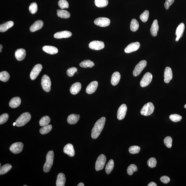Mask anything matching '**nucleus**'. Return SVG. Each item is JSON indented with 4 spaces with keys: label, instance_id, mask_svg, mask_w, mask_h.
Masks as SVG:
<instances>
[{
    "label": "nucleus",
    "instance_id": "54",
    "mask_svg": "<svg viewBox=\"0 0 186 186\" xmlns=\"http://www.w3.org/2000/svg\"><path fill=\"white\" fill-rule=\"evenodd\" d=\"M16 122L14 123L13 126H15V125H16Z\"/></svg>",
    "mask_w": 186,
    "mask_h": 186
},
{
    "label": "nucleus",
    "instance_id": "41",
    "mask_svg": "<svg viewBox=\"0 0 186 186\" xmlns=\"http://www.w3.org/2000/svg\"><path fill=\"white\" fill-rule=\"evenodd\" d=\"M149 11L148 10H146L140 15V19L143 22H146L149 19Z\"/></svg>",
    "mask_w": 186,
    "mask_h": 186
},
{
    "label": "nucleus",
    "instance_id": "17",
    "mask_svg": "<svg viewBox=\"0 0 186 186\" xmlns=\"http://www.w3.org/2000/svg\"><path fill=\"white\" fill-rule=\"evenodd\" d=\"M164 81L165 83H168L172 79L173 73L171 69L169 67H167L165 68L164 72Z\"/></svg>",
    "mask_w": 186,
    "mask_h": 186
},
{
    "label": "nucleus",
    "instance_id": "20",
    "mask_svg": "<svg viewBox=\"0 0 186 186\" xmlns=\"http://www.w3.org/2000/svg\"><path fill=\"white\" fill-rule=\"evenodd\" d=\"M43 25V22L42 20H37L30 26V32H34L40 30L42 28Z\"/></svg>",
    "mask_w": 186,
    "mask_h": 186
},
{
    "label": "nucleus",
    "instance_id": "24",
    "mask_svg": "<svg viewBox=\"0 0 186 186\" xmlns=\"http://www.w3.org/2000/svg\"><path fill=\"white\" fill-rule=\"evenodd\" d=\"M81 88V83L78 82L75 83L70 88V93L73 95H76L80 91Z\"/></svg>",
    "mask_w": 186,
    "mask_h": 186
},
{
    "label": "nucleus",
    "instance_id": "4",
    "mask_svg": "<svg viewBox=\"0 0 186 186\" xmlns=\"http://www.w3.org/2000/svg\"><path fill=\"white\" fill-rule=\"evenodd\" d=\"M154 107L152 103H148L145 104L141 111L142 115L148 116L152 114L154 111Z\"/></svg>",
    "mask_w": 186,
    "mask_h": 186
},
{
    "label": "nucleus",
    "instance_id": "18",
    "mask_svg": "<svg viewBox=\"0 0 186 186\" xmlns=\"http://www.w3.org/2000/svg\"><path fill=\"white\" fill-rule=\"evenodd\" d=\"M72 35V34L68 31H63L57 32L54 35V37L57 39L68 38L70 37Z\"/></svg>",
    "mask_w": 186,
    "mask_h": 186
},
{
    "label": "nucleus",
    "instance_id": "7",
    "mask_svg": "<svg viewBox=\"0 0 186 186\" xmlns=\"http://www.w3.org/2000/svg\"><path fill=\"white\" fill-rule=\"evenodd\" d=\"M147 65L146 61L143 60L140 61L137 65L133 72V74L134 76L136 77L139 75L142 71L144 70Z\"/></svg>",
    "mask_w": 186,
    "mask_h": 186
},
{
    "label": "nucleus",
    "instance_id": "52",
    "mask_svg": "<svg viewBox=\"0 0 186 186\" xmlns=\"http://www.w3.org/2000/svg\"><path fill=\"white\" fill-rule=\"evenodd\" d=\"M78 186H84L85 185L83 183H80L77 185Z\"/></svg>",
    "mask_w": 186,
    "mask_h": 186
},
{
    "label": "nucleus",
    "instance_id": "2",
    "mask_svg": "<svg viewBox=\"0 0 186 186\" xmlns=\"http://www.w3.org/2000/svg\"><path fill=\"white\" fill-rule=\"evenodd\" d=\"M46 160L44 166V171L47 173L50 170L53 164L54 160V152L53 151H49L47 154Z\"/></svg>",
    "mask_w": 186,
    "mask_h": 186
},
{
    "label": "nucleus",
    "instance_id": "22",
    "mask_svg": "<svg viewBox=\"0 0 186 186\" xmlns=\"http://www.w3.org/2000/svg\"><path fill=\"white\" fill-rule=\"evenodd\" d=\"M42 50L45 52L51 55L56 54L58 52V49L52 46H45L43 47Z\"/></svg>",
    "mask_w": 186,
    "mask_h": 186
},
{
    "label": "nucleus",
    "instance_id": "9",
    "mask_svg": "<svg viewBox=\"0 0 186 186\" xmlns=\"http://www.w3.org/2000/svg\"><path fill=\"white\" fill-rule=\"evenodd\" d=\"M94 23L96 25L101 27H106L110 25V20L107 18L99 17L95 20Z\"/></svg>",
    "mask_w": 186,
    "mask_h": 186
},
{
    "label": "nucleus",
    "instance_id": "15",
    "mask_svg": "<svg viewBox=\"0 0 186 186\" xmlns=\"http://www.w3.org/2000/svg\"><path fill=\"white\" fill-rule=\"evenodd\" d=\"M98 85V83L97 81H92L88 85L86 89V92L88 94L94 93L97 89Z\"/></svg>",
    "mask_w": 186,
    "mask_h": 186
},
{
    "label": "nucleus",
    "instance_id": "34",
    "mask_svg": "<svg viewBox=\"0 0 186 186\" xmlns=\"http://www.w3.org/2000/svg\"><path fill=\"white\" fill-rule=\"evenodd\" d=\"M95 3L97 7L99 8L105 7L108 5V0H95Z\"/></svg>",
    "mask_w": 186,
    "mask_h": 186
},
{
    "label": "nucleus",
    "instance_id": "43",
    "mask_svg": "<svg viewBox=\"0 0 186 186\" xmlns=\"http://www.w3.org/2000/svg\"><path fill=\"white\" fill-rule=\"evenodd\" d=\"M169 118L171 121L175 122L180 121L182 119V116L176 114H171L169 116Z\"/></svg>",
    "mask_w": 186,
    "mask_h": 186
},
{
    "label": "nucleus",
    "instance_id": "21",
    "mask_svg": "<svg viewBox=\"0 0 186 186\" xmlns=\"http://www.w3.org/2000/svg\"><path fill=\"white\" fill-rule=\"evenodd\" d=\"M64 151L65 154L68 155L69 156L73 157L74 156L75 151L72 144H69L66 145L64 147Z\"/></svg>",
    "mask_w": 186,
    "mask_h": 186
},
{
    "label": "nucleus",
    "instance_id": "28",
    "mask_svg": "<svg viewBox=\"0 0 186 186\" xmlns=\"http://www.w3.org/2000/svg\"><path fill=\"white\" fill-rule=\"evenodd\" d=\"M80 119L79 115L75 114H71L69 115L67 118V122L69 124H74L77 123Z\"/></svg>",
    "mask_w": 186,
    "mask_h": 186
},
{
    "label": "nucleus",
    "instance_id": "12",
    "mask_svg": "<svg viewBox=\"0 0 186 186\" xmlns=\"http://www.w3.org/2000/svg\"><path fill=\"white\" fill-rule=\"evenodd\" d=\"M90 48L94 50H100L105 47L104 42L99 41H93L90 43L89 45Z\"/></svg>",
    "mask_w": 186,
    "mask_h": 186
},
{
    "label": "nucleus",
    "instance_id": "47",
    "mask_svg": "<svg viewBox=\"0 0 186 186\" xmlns=\"http://www.w3.org/2000/svg\"><path fill=\"white\" fill-rule=\"evenodd\" d=\"M148 166L151 168H153L156 167L157 165V160L154 158H151L148 161Z\"/></svg>",
    "mask_w": 186,
    "mask_h": 186
},
{
    "label": "nucleus",
    "instance_id": "29",
    "mask_svg": "<svg viewBox=\"0 0 186 186\" xmlns=\"http://www.w3.org/2000/svg\"><path fill=\"white\" fill-rule=\"evenodd\" d=\"M14 25V22L12 21H9L4 24H1L0 26V32H5L9 28L12 27Z\"/></svg>",
    "mask_w": 186,
    "mask_h": 186
},
{
    "label": "nucleus",
    "instance_id": "19",
    "mask_svg": "<svg viewBox=\"0 0 186 186\" xmlns=\"http://www.w3.org/2000/svg\"><path fill=\"white\" fill-rule=\"evenodd\" d=\"M15 56L18 61L23 60L26 56V51L24 49L20 48L16 50L15 52Z\"/></svg>",
    "mask_w": 186,
    "mask_h": 186
},
{
    "label": "nucleus",
    "instance_id": "8",
    "mask_svg": "<svg viewBox=\"0 0 186 186\" xmlns=\"http://www.w3.org/2000/svg\"><path fill=\"white\" fill-rule=\"evenodd\" d=\"M152 75L150 73H145L144 76L140 81V85L142 87H144L148 86L152 80Z\"/></svg>",
    "mask_w": 186,
    "mask_h": 186
},
{
    "label": "nucleus",
    "instance_id": "45",
    "mask_svg": "<svg viewBox=\"0 0 186 186\" xmlns=\"http://www.w3.org/2000/svg\"><path fill=\"white\" fill-rule=\"evenodd\" d=\"M164 144L167 148H170L172 146V139L170 136H167L164 140Z\"/></svg>",
    "mask_w": 186,
    "mask_h": 186
},
{
    "label": "nucleus",
    "instance_id": "26",
    "mask_svg": "<svg viewBox=\"0 0 186 186\" xmlns=\"http://www.w3.org/2000/svg\"><path fill=\"white\" fill-rule=\"evenodd\" d=\"M66 177L64 174L59 173L57 176L56 185L57 186H64L66 182Z\"/></svg>",
    "mask_w": 186,
    "mask_h": 186
},
{
    "label": "nucleus",
    "instance_id": "37",
    "mask_svg": "<svg viewBox=\"0 0 186 186\" xmlns=\"http://www.w3.org/2000/svg\"><path fill=\"white\" fill-rule=\"evenodd\" d=\"M10 78V75L9 73L7 71H3L0 73V80L2 81H7Z\"/></svg>",
    "mask_w": 186,
    "mask_h": 186
},
{
    "label": "nucleus",
    "instance_id": "49",
    "mask_svg": "<svg viewBox=\"0 0 186 186\" xmlns=\"http://www.w3.org/2000/svg\"><path fill=\"white\" fill-rule=\"evenodd\" d=\"M175 0H166L164 4L165 9L167 10L169 9L170 6L174 2Z\"/></svg>",
    "mask_w": 186,
    "mask_h": 186
},
{
    "label": "nucleus",
    "instance_id": "13",
    "mask_svg": "<svg viewBox=\"0 0 186 186\" xmlns=\"http://www.w3.org/2000/svg\"><path fill=\"white\" fill-rule=\"evenodd\" d=\"M127 110V107L126 104H122L120 106L117 112V118L118 120H122L125 118Z\"/></svg>",
    "mask_w": 186,
    "mask_h": 186
},
{
    "label": "nucleus",
    "instance_id": "39",
    "mask_svg": "<svg viewBox=\"0 0 186 186\" xmlns=\"http://www.w3.org/2000/svg\"><path fill=\"white\" fill-rule=\"evenodd\" d=\"M138 171V168L136 165L131 164L128 167L127 171L128 174L131 175L133 174L135 172Z\"/></svg>",
    "mask_w": 186,
    "mask_h": 186
},
{
    "label": "nucleus",
    "instance_id": "10",
    "mask_svg": "<svg viewBox=\"0 0 186 186\" xmlns=\"http://www.w3.org/2000/svg\"><path fill=\"white\" fill-rule=\"evenodd\" d=\"M24 147L22 143L17 142L14 143L10 147V150L14 154H18L22 152Z\"/></svg>",
    "mask_w": 186,
    "mask_h": 186
},
{
    "label": "nucleus",
    "instance_id": "35",
    "mask_svg": "<svg viewBox=\"0 0 186 186\" xmlns=\"http://www.w3.org/2000/svg\"><path fill=\"white\" fill-rule=\"evenodd\" d=\"M12 168L11 164H7L3 165L0 169V175H4L9 172Z\"/></svg>",
    "mask_w": 186,
    "mask_h": 186
},
{
    "label": "nucleus",
    "instance_id": "51",
    "mask_svg": "<svg viewBox=\"0 0 186 186\" xmlns=\"http://www.w3.org/2000/svg\"><path fill=\"white\" fill-rule=\"evenodd\" d=\"M148 186H157L156 183L154 182H151L148 184Z\"/></svg>",
    "mask_w": 186,
    "mask_h": 186
},
{
    "label": "nucleus",
    "instance_id": "32",
    "mask_svg": "<svg viewBox=\"0 0 186 186\" xmlns=\"http://www.w3.org/2000/svg\"><path fill=\"white\" fill-rule=\"evenodd\" d=\"M114 167V162L112 159L110 160L108 162L106 167V172L107 174L109 175L111 172Z\"/></svg>",
    "mask_w": 186,
    "mask_h": 186
},
{
    "label": "nucleus",
    "instance_id": "55",
    "mask_svg": "<svg viewBox=\"0 0 186 186\" xmlns=\"http://www.w3.org/2000/svg\"><path fill=\"white\" fill-rule=\"evenodd\" d=\"M184 107H185V108H186V104H185V105L184 106Z\"/></svg>",
    "mask_w": 186,
    "mask_h": 186
},
{
    "label": "nucleus",
    "instance_id": "1",
    "mask_svg": "<svg viewBox=\"0 0 186 186\" xmlns=\"http://www.w3.org/2000/svg\"><path fill=\"white\" fill-rule=\"evenodd\" d=\"M106 118L103 117L97 121L92 130L91 136L94 139L98 138L101 133L105 126Z\"/></svg>",
    "mask_w": 186,
    "mask_h": 186
},
{
    "label": "nucleus",
    "instance_id": "36",
    "mask_svg": "<svg viewBox=\"0 0 186 186\" xmlns=\"http://www.w3.org/2000/svg\"><path fill=\"white\" fill-rule=\"evenodd\" d=\"M50 121V117L48 116H45L41 118L39 121V124L40 126H44L48 125Z\"/></svg>",
    "mask_w": 186,
    "mask_h": 186
},
{
    "label": "nucleus",
    "instance_id": "25",
    "mask_svg": "<svg viewBox=\"0 0 186 186\" xmlns=\"http://www.w3.org/2000/svg\"><path fill=\"white\" fill-rule=\"evenodd\" d=\"M21 103V100L19 97H15L12 98L9 103L10 107L12 108H17Z\"/></svg>",
    "mask_w": 186,
    "mask_h": 186
},
{
    "label": "nucleus",
    "instance_id": "30",
    "mask_svg": "<svg viewBox=\"0 0 186 186\" xmlns=\"http://www.w3.org/2000/svg\"><path fill=\"white\" fill-rule=\"evenodd\" d=\"M57 15L59 17L62 18H68L70 17V14L66 10H58L57 11Z\"/></svg>",
    "mask_w": 186,
    "mask_h": 186
},
{
    "label": "nucleus",
    "instance_id": "48",
    "mask_svg": "<svg viewBox=\"0 0 186 186\" xmlns=\"http://www.w3.org/2000/svg\"><path fill=\"white\" fill-rule=\"evenodd\" d=\"M9 115L7 113H4L0 116V124H2L6 122L9 119Z\"/></svg>",
    "mask_w": 186,
    "mask_h": 186
},
{
    "label": "nucleus",
    "instance_id": "53",
    "mask_svg": "<svg viewBox=\"0 0 186 186\" xmlns=\"http://www.w3.org/2000/svg\"><path fill=\"white\" fill-rule=\"evenodd\" d=\"M3 48V46L2 45H0V52H1L2 51V49Z\"/></svg>",
    "mask_w": 186,
    "mask_h": 186
},
{
    "label": "nucleus",
    "instance_id": "6",
    "mask_svg": "<svg viewBox=\"0 0 186 186\" xmlns=\"http://www.w3.org/2000/svg\"><path fill=\"white\" fill-rule=\"evenodd\" d=\"M41 84L43 89L46 92H50L51 90V82L50 78L45 75L42 79Z\"/></svg>",
    "mask_w": 186,
    "mask_h": 186
},
{
    "label": "nucleus",
    "instance_id": "38",
    "mask_svg": "<svg viewBox=\"0 0 186 186\" xmlns=\"http://www.w3.org/2000/svg\"><path fill=\"white\" fill-rule=\"evenodd\" d=\"M52 129V125H47L44 126L40 130V133L42 134H45L48 133Z\"/></svg>",
    "mask_w": 186,
    "mask_h": 186
},
{
    "label": "nucleus",
    "instance_id": "40",
    "mask_svg": "<svg viewBox=\"0 0 186 186\" xmlns=\"http://www.w3.org/2000/svg\"><path fill=\"white\" fill-rule=\"evenodd\" d=\"M58 4L61 9H68L69 7V3L66 0H60L58 1Z\"/></svg>",
    "mask_w": 186,
    "mask_h": 186
},
{
    "label": "nucleus",
    "instance_id": "46",
    "mask_svg": "<svg viewBox=\"0 0 186 186\" xmlns=\"http://www.w3.org/2000/svg\"><path fill=\"white\" fill-rule=\"evenodd\" d=\"M77 69L75 67H71L67 70V75L69 77H72L74 75L75 73L77 72Z\"/></svg>",
    "mask_w": 186,
    "mask_h": 186
},
{
    "label": "nucleus",
    "instance_id": "50",
    "mask_svg": "<svg viewBox=\"0 0 186 186\" xmlns=\"http://www.w3.org/2000/svg\"><path fill=\"white\" fill-rule=\"evenodd\" d=\"M160 181L163 183L167 184L170 181V179L166 176H163L161 177Z\"/></svg>",
    "mask_w": 186,
    "mask_h": 186
},
{
    "label": "nucleus",
    "instance_id": "23",
    "mask_svg": "<svg viewBox=\"0 0 186 186\" xmlns=\"http://www.w3.org/2000/svg\"><path fill=\"white\" fill-rule=\"evenodd\" d=\"M159 30V26L158 20H155L153 21L150 29V32L151 35L153 37L157 35L158 32Z\"/></svg>",
    "mask_w": 186,
    "mask_h": 186
},
{
    "label": "nucleus",
    "instance_id": "42",
    "mask_svg": "<svg viewBox=\"0 0 186 186\" xmlns=\"http://www.w3.org/2000/svg\"><path fill=\"white\" fill-rule=\"evenodd\" d=\"M29 11L32 14H35L38 11V6L36 3H32L29 8Z\"/></svg>",
    "mask_w": 186,
    "mask_h": 186
},
{
    "label": "nucleus",
    "instance_id": "5",
    "mask_svg": "<svg viewBox=\"0 0 186 186\" xmlns=\"http://www.w3.org/2000/svg\"><path fill=\"white\" fill-rule=\"evenodd\" d=\"M106 157L103 154L100 155L98 157L95 164V169L97 171H99L103 169L106 163Z\"/></svg>",
    "mask_w": 186,
    "mask_h": 186
},
{
    "label": "nucleus",
    "instance_id": "14",
    "mask_svg": "<svg viewBox=\"0 0 186 186\" xmlns=\"http://www.w3.org/2000/svg\"><path fill=\"white\" fill-rule=\"evenodd\" d=\"M140 46V44L139 42L132 43L126 47L124 50V52L126 53H130L135 52L139 48Z\"/></svg>",
    "mask_w": 186,
    "mask_h": 186
},
{
    "label": "nucleus",
    "instance_id": "11",
    "mask_svg": "<svg viewBox=\"0 0 186 186\" xmlns=\"http://www.w3.org/2000/svg\"><path fill=\"white\" fill-rule=\"evenodd\" d=\"M42 68V67L41 65L38 64L36 65L30 73V79L32 80L35 79L39 75Z\"/></svg>",
    "mask_w": 186,
    "mask_h": 186
},
{
    "label": "nucleus",
    "instance_id": "44",
    "mask_svg": "<svg viewBox=\"0 0 186 186\" xmlns=\"http://www.w3.org/2000/svg\"><path fill=\"white\" fill-rule=\"evenodd\" d=\"M140 148L138 146H132L130 147L129 151L132 154H136L139 152Z\"/></svg>",
    "mask_w": 186,
    "mask_h": 186
},
{
    "label": "nucleus",
    "instance_id": "16",
    "mask_svg": "<svg viewBox=\"0 0 186 186\" xmlns=\"http://www.w3.org/2000/svg\"><path fill=\"white\" fill-rule=\"evenodd\" d=\"M185 29V24L183 23L180 24L178 26L176 31L175 34L177 36L175 39L176 41H178L182 37Z\"/></svg>",
    "mask_w": 186,
    "mask_h": 186
},
{
    "label": "nucleus",
    "instance_id": "31",
    "mask_svg": "<svg viewBox=\"0 0 186 186\" xmlns=\"http://www.w3.org/2000/svg\"><path fill=\"white\" fill-rule=\"evenodd\" d=\"M94 66V63L89 60H84L80 64V66L83 68H87L88 67L91 68Z\"/></svg>",
    "mask_w": 186,
    "mask_h": 186
},
{
    "label": "nucleus",
    "instance_id": "27",
    "mask_svg": "<svg viewBox=\"0 0 186 186\" xmlns=\"http://www.w3.org/2000/svg\"><path fill=\"white\" fill-rule=\"evenodd\" d=\"M121 75L119 72H115L112 74L111 79V83L112 85H116L119 83Z\"/></svg>",
    "mask_w": 186,
    "mask_h": 186
},
{
    "label": "nucleus",
    "instance_id": "33",
    "mask_svg": "<svg viewBox=\"0 0 186 186\" xmlns=\"http://www.w3.org/2000/svg\"><path fill=\"white\" fill-rule=\"evenodd\" d=\"M139 24L137 20L136 19H132L131 22L130 28L132 31L135 32L138 29Z\"/></svg>",
    "mask_w": 186,
    "mask_h": 186
},
{
    "label": "nucleus",
    "instance_id": "56",
    "mask_svg": "<svg viewBox=\"0 0 186 186\" xmlns=\"http://www.w3.org/2000/svg\"><path fill=\"white\" fill-rule=\"evenodd\" d=\"M24 186H27V185H24Z\"/></svg>",
    "mask_w": 186,
    "mask_h": 186
},
{
    "label": "nucleus",
    "instance_id": "3",
    "mask_svg": "<svg viewBox=\"0 0 186 186\" xmlns=\"http://www.w3.org/2000/svg\"><path fill=\"white\" fill-rule=\"evenodd\" d=\"M31 116L29 112H24L18 118L16 121V125L18 127L23 126L29 121Z\"/></svg>",
    "mask_w": 186,
    "mask_h": 186
}]
</instances>
